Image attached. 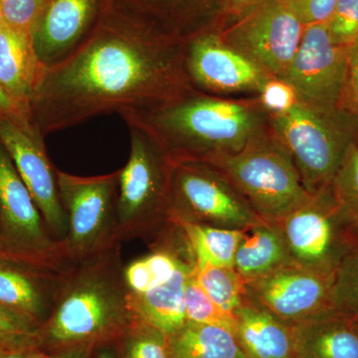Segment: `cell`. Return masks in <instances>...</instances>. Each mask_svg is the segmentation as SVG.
<instances>
[{
  "label": "cell",
  "instance_id": "1",
  "mask_svg": "<svg viewBox=\"0 0 358 358\" xmlns=\"http://www.w3.org/2000/svg\"><path fill=\"white\" fill-rule=\"evenodd\" d=\"M185 40L145 9L113 0L83 43L46 68L30 108L43 138L98 115L136 112L193 90Z\"/></svg>",
  "mask_w": 358,
  "mask_h": 358
},
{
  "label": "cell",
  "instance_id": "2",
  "mask_svg": "<svg viewBox=\"0 0 358 358\" xmlns=\"http://www.w3.org/2000/svg\"><path fill=\"white\" fill-rule=\"evenodd\" d=\"M120 250L121 242H117L71 264L50 315L39 329V348L90 346L126 331L136 317L129 308Z\"/></svg>",
  "mask_w": 358,
  "mask_h": 358
},
{
  "label": "cell",
  "instance_id": "3",
  "mask_svg": "<svg viewBox=\"0 0 358 358\" xmlns=\"http://www.w3.org/2000/svg\"><path fill=\"white\" fill-rule=\"evenodd\" d=\"M121 117L150 136L173 162L204 164L215 155L239 152L264 134L262 117L253 108L194 90Z\"/></svg>",
  "mask_w": 358,
  "mask_h": 358
},
{
  "label": "cell",
  "instance_id": "4",
  "mask_svg": "<svg viewBox=\"0 0 358 358\" xmlns=\"http://www.w3.org/2000/svg\"><path fill=\"white\" fill-rule=\"evenodd\" d=\"M204 164L218 169L265 222H279L313 195L275 136L263 134L239 152L215 155Z\"/></svg>",
  "mask_w": 358,
  "mask_h": 358
},
{
  "label": "cell",
  "instance_id": "5",
  "mask_svg": "<svg viewBox=\"0 0 358 358\" xmlns=\"http://www.w3.org/2000/svg\"><path fill=\"white\" fill-rule=\"evenodd\" d=\"M131 154L120 169L117 236H157L171 222V187L173 162L145 131L128 126Z\"/></svg>",
  "mask_w": 358,
  "mask_h": 358
},
{
  "label": "cell",
  "instance_id": "6",
  "mask_svg": "<svg viewBox=\"0 0 358 358\" xmlns=\"http://www.w3.org/2000/svg\"><path fill=\"white\" fill-rule=\"evenodd\" d=\"M339 113L299 99L286 113L272 115L275 136L291 155L310 194L331 187L352 143Z\"/></svg>",
  "mask_w": 358,
  "mask_h": 358
},
{
  "label": "cell",
  "instance_id": "7",
  "mask_svg": "<svg viewBox=\"0 0 358 358\" xmlns=\"http://www.w3.org/2000/svg\"><path fill=\"white\" fill-rule=\"evenodd\" d=\"M119 178L120 171L91 178L57 171L59 194L68 222L60 246L68 262H79L122 242L117 236Z\"/></svg>",
  "mask_w": 358,
  "mask_h": 358
},
{
  "label": "cell",
  "instance_id": "8",
  "mask_svg": "<svg viewBox=\"0 0 358 358\" xmlns=\"http://www.w3.org/2000/svg\"><path fill=\"white\" fill-rule=\"evenodd\" d=\"M169 219L234 230L265 222L218 169L202 162H173Z\"/></svg>",
  "mask_w": 358,
  "mask_h": 358
},
{
  "label": "cell",
  "instance_id": "9",
  "mask_svg": "<svg viewBox=\"0 0 358 358\" xmlns=\"http://www.w3.org/2000/svg\"><path fill=\"white\" fill-rule=\"evenodd\" d=\"M0 251L6 256L65 270L71 265L51 236L31 193L0 143Z\"/></svg>",
  "mask_w": 358,
  "mask_h": 358
},
{
  "label": "cell",
  "instance_id": "10",
  "mask_svg": "<svg viewBox=\"0 0 358 358\" xmlns=\"http://www.w3.org/2000/svg\"><path fill=\"white\" fill-rule=\"evenodd\" d=\"M277 224L293 262L322 274L334 275L357 239L341 217L331 187L313 194Z\"/></svg>",
  "mask_w": 358,
  "mask_h": 358
},
{
  "label": "cell",
  "instance_id": "11",
  "mask_svg": "<svg viewBox=\"0 0 358 358\" xmlns=\"http://www.w3.org/2000/svg\"><path fill=\"white\" fill-rule=\"evenodd\" d=\"M223 34L226 44L240 52L270 77L280 78L298 50L305 25L285 0H260Z\"/></svg>",
  "mask_w": 358,
  "mask_h": 358
},
{
  "label": "cell",
  "instance_id": "12",
  "mask_svg": "<svg viewBox=\"0 0 358 358\" xmlns=\"http://www.w3.org/2000/svg\"><path fill=\"white\" fill-rule=\"evenodd\" d=\"M348 45L336 44L327 23L305 26L301 43L286 72L280 77L305 102L338 110L345 86Z\"/></svg>",
  "mask_w": 358,
  "mask_h": 358
},
{
  "label": "cell",
  "instance_id": "13",
  "mask_svg": "<svg viewBox=\"0 0 358 358\" xmlns=\"http://www.w3.org/2000/svg\"><path fill=\"white\" fill-rule=\"evenodd\" d=\"M334 282V275L289 263L246 282L247 296L293 327L336 308Z\"/></svg>",
  "mask_w": 358,
  "mask_h": 358
},
{
  "label": "cell",
  "instance_id": "14",
  "mask_svg": "<svg viewBox=\"0 0 358 358\" xmlns=\"http://www.w3.org/2000/svg\"><path fill=\"white\" fill-rule=\"evenodd\" d=\"M0 143L31 193L47 229L60 244L67 235V216L59 194L57 169L47 155L43 136L35 129L0 119Z\"/></svg>",
  "mask_w": 358,
  "mask_h": 358
},
{
  "label": "cell",
  "instance_id": "15",
  "mask_svg": "<svg viewBox=\"0 0 358 358\" xmlns=\"http://www.w3.org/2000/svg\"><path fill=\"white\" fill-rule=\"evenodd\" d=\"M185 69L190 85L208 91H258L271 78L216 33L185 40Z\"/></svg>",
  "mask_w": 358,
  "mask_h": 358
},
{
  "label": "cell",
  "instance_id": "16",
  "mask_svg": "<svg viewBox=\"0 0 358 358\" xmlns=\"http://www.w3.org/2000/svg\"><path fill=\"white\" fill-rule=\"evenodd\" d=\"M113 0H44L31 29L35 53L45 68L76 50L95 29Z\"/></svg>",
  "mask_w": 358,
  "mask_h": 358
},
{
  "label": "cell",
  "instance_id": "17",
  "mask_svg": "<svg viewBox=\"0 0 358 358\" xmlns=\"http://www.w3.org/2000/svg\"><path fill=\"white\" fill-rule=\"evenodd\" d=\"M67 268L0 255V305L40 329L50 315Z\"/></svg>",
  "mask_w": 358,
  "mask_h": 358
},
{
  "label": "cell",
  "instance_id": "18",
  "mask_svg": "<svg viewBox=\"0 0 358 358\" xmlns=\"http://www.w3.org/2000/svg\"><path fill=\"white\" fill-rule=\"evenodd\" d=\"M45 70L33 48L31 37L6 25L0 27V85L21 119L30 127L33 96Z\"/></svg>",
  "mask_w": 358,
  "mask_h": 358
},
{
  "label": "cell",
  "instance_id": "19",
  "mask_svg": "<svg viewBox=\"0 0 358 358\" xmlns=\"http://www.w3.org/2000/svg\"><path fill=\"white\" fill-rule=\"evenodd\" d=\"M291 327L293 358H358L352 315L336 308Z\"/></svg>",
  "mask_w": 358,
  "mask_h": 358
},
{
  "label": "cell",
  "instance_id": "20",
  "mask_svg": "<svg viewBox=\"0 0 358 358\" xmlns=\"http://www.w3.org/2000/svg\"><path fill=\"white\" fill-rule=\"evenodd\" d=\"M236 338L247 358H293L291 327L250 300L234 312Z\"/></svg>",
  "mask_w": 358,
  "mask_h": 358
},
{
  "label": "cell",
  "instance_id": "21",
  "mask_svg": "<svg viewBox=\"0 0 358 358\" xmlns=\"http://www.w3.org/2000/svg\"><path fill=\"white\" fill-rule=\"evenodd\" d=\"M197 261H185L176 274L162 286L147 293H129V308L134 317L157 327L166 336H173L187 322L185 313V286L196 271Z\"/></svg>",
  "mask_w": 358,
  "mask_h": 358
},
{
  "label": "cell",
  "instance_id": "22",
  "mask_svg": "<svg viewBox=\"0 0 358 358\" xmlns=\"http://www.w3.org/2000/svg\"><path fill=\"white\" fill-rule=\"evenodd\" d=\"M294 263L281 228L263 222L246 230L235 256L234 268L245 282Z\"/></svg>",
  "mask_w": 358,
  "mask_h": 358
},
{
  "label": "cell",
  "instance_id": "23",
  "mask_svg": "<svg viewBox=\"0 0 358 358\" xmlns=\"http://www.w3.org/2000/svg\"><path fill=\"white\" fill-rule=\"evenodd\" d=\"M169 358H247L231 331L190 320L169 336Z\"/></svg>",
  "mask_w": 358,
  "mask_h": 358
},
{
  "label": "cell",
  "instance_id": "24",
  "mask_svg": "<svg viewBox=\"0 0 358 358\" xmlns=\"http://www.w3.org/2000/svg\"><path fill=\"white\" fill-rule=\"evenodd\" d=\"M176 223L185 231L197 265L234 268L237 249L246 230L226 229L202 224Z\"/></svg>",
  "mask_w": 358,
  "mask_h": 358
},
{
  "label": "cell",
  "instance_id": "25",
  "mask_svg": "<svg viewBox=\"0 0 358 358\" xmlns=\"http://www.w3.org/2000/svg\"><path fill=\"white\" fill-rule=\"evenodd\" d=\"M195 280L226 312L234 313L247 299L246 282L234 268L197 265Z\"/></svg>",
  "mask_w": 358,
  "mask_h": 358
},
{
  "label": "cell",
  "instance_id": "26",
  "mask_svg": "<svg viewBox=\"0 0 358 358\" xmlns=\"http://www.w3.org/2000/svg\"><path fill=\"white\" fill-rule=\"evenodd\" d=\"M341 217L358 238V145L350 143L331 185Z\"/></svg>",
  "mask_w": 358,
  "mask_h": 358
},
{
  "label": "cell",
  "instance_id": "27",
  "mask_svg": "<svg viewBox=\"0 0 358 358\" xmlns=\"http://www.w3.org/2000/svg\"><path fill=\"white\" fill-rule=\"evenodd\" d=\"M145 9L187 40L194 36V20L203 10L205 0H124Z\"/></svg>",
  "mask_w": 358,
  "mask_h": 358
},
{
  "label": "cell",
  "instance_id": "28",
  "mask_svg": "<svg viewBox=\"0 0 358 358\" xmlns=\"http://www.w3.org/2000/svg\"><path fill=\"white\" fill-rule=\"evenodd\" d=\"M195 272L190 275L185 286L186 319L199 324L222 327L236 336L237 320L234 313L226 312L209 298L195 280Z\"/></svg>",
  "mask_w": 358,
  "mask_h": 358
},
{
  "label": "cell",
  "instance_id": "29",
  "mask_svg": "<svg viewBox=\"0 0 358 358\" xmlns=\"http://www.w3.org/2000/svg\"><path fill=\"white\" fill-rule=\"evenodd\" d=\"M121 336L122 358H169V336L145 320L134 317Z\"/></svg>",
  "mask_w": 358,
  "mask_h": 358
},
{
  "label": "cell",
  "instance_id": "30",
  "mask_svg": "<svg viewBox=\"0 0 358 358\" xmlns=\"http://www.w3.org/2000/svg\"><path fill=\"white\" fill-rule=\"evenodd\" d=\"M334 303L338 310L358 317V238L334 272Z\"/></svg>",
  "mask_w": 358,
  "mask_h": 358
},
{
  "label": "cell",
  "instance_id": "31",
  "mask_svg": "<svg viewBox=\"0 0 358 358\" xmlns=\"http://www.w3.org/2000/svg\"><path fill=\"white\" fill-rule=\"evenodd\" d=\"M39 329L22 315L0 305V348L6 352L39 350Z\"/></svg>",
  "mask_w": 358,
  "mask_h": 358
},
{
  "label": "cell",
  "instance_id": "32",
  "mask_svg": "<svg viewBox=\"0 0 358 358\" xmlns=\"http://www.w3.org/2000/svg\"><path fill=\"white\" fill-rule=\"evenodd\" d=\"M327 27L336 44L350 45L357 39L358 0H336Z\"/></svg>",
  "mask_w": 358,
  "mask_h": 358
},
{
  "label": "cell",
  "instance_id": "33",
  "mask_svg": "<svg viewBox=\"0 0 358 358\" xmlns=\"http://www.w3.org/2000/svg\"><path fill=\"white\" fill-rule=\"evenodd\" d=\"M44 0H0L4 23L14 31L31 37V29Z\"/></svg>",
  "mask_w": 358,
  "mask_h": 358
},
{
  "label": "cell",
  "instance_id": "34",
  "mask_svg": "<svg viewBox=\"0 0 358 358\" xmlns=\"http://www.w3.org/2000/svg\"><path fill=\"white\" fill-rule=\"evenodd\" d=\"M259 93L263 107L272 115L286 113L300 99L291 85L275 77L268 78L259 90Z\"/></svg>",
  "mask_w": 358,
  "mask_h": 358
},
{
  "label": "cell",
  "instance_id": "35",
  "mask_svg": "<svg viewBox=\"0 0 358 358\" xmlns=\"http://www.w3.org/2000/svg\"><path fill=\"white\" fill-rule=\"evenodd\" d=\"M338 110L358 115V38L348 47L345 86Z\"/></svg>",
  "mask_w": 358,
  "mask_h": 358
},
{
  "label": "cell",
  "instance_id": "36",
  "mask_svg": "<svg viewBox=\"0 0 358 358\" xmlns=\"http://www.w3.org/2000/svg\"><path fill=\"white\" fill-rule=\"evenodd\" d=\"M305 26L327 23L336 0H285Z\"/></svg>",
  "mask_w": 358,
  "mask_h": 358
},
{
  "label": "cell",
  "instance_id": "37",
  "mask_svg": "<svg viewBox=\"0 0 358 358\" xmlns=\"http://www.w3.org/2000/svg\"><path fill=\"white\" fill-rule=\"evenodd\" d=\"M0 119L9 120V121L16 122V124H20V126L23 127V128L34 129L32 127L28 126V124L21 119L17 110L14 108L11 101L9 100L6 92L2 89L1 85H0Z\"/></svg>",
  "mask_w": 358,
  "mask_h": 358
},
{
  "label": "cell",
  "instance_id": "38",
  "mask_svg": "<svg viewBox=\"0 0 358 358\" xmlns=\"http://www.w3.org/2000/svg\"><path fill=\"white\" fill-rule=\"evenodd\" d=\"M90 346L63 348L60 352L46 353L40 350H35L34 358H86Z\"/></svg>",
  "mask_w": 358,
  "mask_h": 358
},
{
  "label": "cell",
  "instance_id": "39",
  "mask_svg": "<svg viewBox=\"0 0 358 358\" xmlns=\"http://www.w3.org/2000/svg\"><path fill=\"white\" fill-rule=\"evenodd\" d=\"M217 1L223 11L237 17L260 0H217Z\"/></svg>",
  "mask_w": 358,
  "mask_h": 358
},
{
  "label": "cell",
  "instance_id": "40",
  "mask_svg": "<svg viewBox=\"0 0 358 358\" xmlns=\"http://www.w3.org/2000/svg\"><path fill=\"white\" fill-rule=\"evenodd\" d=\"M35 350H36L3 352L0 358H34Z\"/></svg>",
  "mask_w": 358,
  "mask_h": 358
},
{
  "label": "cell",
  "instance_id": "41",
  "mask_svg": "<svg viewBox=\"0 0 358 358\" xmlns=\"http://www.w3.org/2000/svg\"><path fill=\"white\" fill-rule=\"evenodd\" d=\"M96 358H115V357L109 350H103L99 352L98 357Z\"/></svg>",
  "mask_w": 358,
  "mask_h": 358
},
{
  "label": "cell",
  "instance_id": "42",
  "mask_svg": "<svg viewBox=\"0 0 358 358\" xmlns=\"http://www.w3.org/2000/svg\"><path fill=\"white\" fill-rule=\"evenodd\" d=\"M4 25H6V23H4L3 16H2V13H1V8H0V27H2V26H4Z\"/></svg>",
  "mask_w": 358,
  "mask_h": 358
},
{
  "label": "cell",
  "instance_id": "43",
  "mask_svg": "<svg viewBox=\"0 0 358 358\" xmlns=\"http://www.w3.org/2000/svg\"><path fill=\"white\" fill-rule=\"evenodd\" d=\"M353 320H355V327H357V329L358 331V317H353Z\"/></svg>",
  "mask_w": 358,
  "mask_h": 358
},
{
  "label": "cell",
  "instance_id": "44",
  "mask_svg": "<svg viewBox=\"0 0 358 358\" xmlns=\"http://www.w3.org/2000/svg\"><path fill=\"white\" fill-rule=\"evenodd\" d=\"M3 352H6V350H2V348H0V357H1V355H2V353H3Z\"/></svg>",
  "mask_w": 358,
  "mask_h": 358
},
{
  "label": "cell",
  "instance_id": "45",
  "mask_svg": "<svg viewBox=\"0 0 358 358\" xmlns=\"http://www.w3.org/2000/svg\"><path fill=\"white\" fill-rule=\"evenodd\" d=\"M0 255H3V254H2L1 251H0Z\"/></svg>",
  "mask_w": 358,
  "mask_h": 358
}]
</instances>
